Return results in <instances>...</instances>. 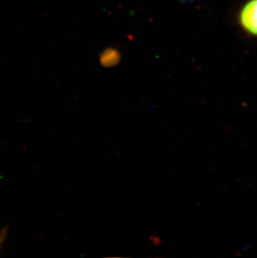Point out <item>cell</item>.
Returning <instances> with one entry per match:
<instances>
[{"instance_id": "1", "label": "cell", "mask_w": 257, "mask_h": 258, "mask_svg": "<svg viewBox=\"0 0 257 258\" xmlns=\"http://www.w3.org/2000/svg\"><path fill=\"white\" fill-rule=\"evenodd\" d=\"M239 21L248 34L257 36V0H250L243 6L239 15Z\"/></svg>"}]
</instances>
